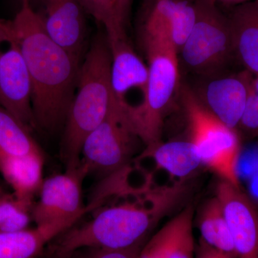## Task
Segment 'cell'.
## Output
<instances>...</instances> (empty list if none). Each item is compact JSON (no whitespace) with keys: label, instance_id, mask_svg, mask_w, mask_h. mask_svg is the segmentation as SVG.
<instances>
[{"label":"cell","instance_id":"6da1fadb","mask_svg":"<svg viewBox=\"0 0 258 258\" xmlns=\"http://www.w3.org/2000/svg\"><path fill=\"white\" fill-rule=\"evenodd\" d=\"M10 24L30 75L35 126L53 132L67 118L77 86L80 59L51 40L30 0L22 1Z\"/></svg>","mask_w":258,"mask_h":258},{"label":"cell","instance_id":"7a4b0ae2","mask_svg":"<svg viewBox=\"0 0 258 258\" xmlns=\"http://www.w3.org/2000/svg\"><path fill=\"white\" fill-rule=\"evenodd\" d=\"M185 186L149 190L143 200L125 202L103 209L83 225L71 227L49 245L51 258H64L86 247L122 249L140 244L158 220L179 203Z\"/></svg>","mask_w":258,"mask_h":258},{"label":"cell","instance_id":"3957f363","mask_svg":"<svg viewBox=\"0 0 258 258\" xmlns=\"http://www.w3.org/2000/svg\"><path fill=\"white\" fill-rule=\"evenodd\" d=\"M111 55L107 38L97 37L80 68L77 86L70 106L60 155L66 169L81 164L83 142L106 118L113 103Z\"/></svg>","mask_w":258,"mask_h":258},{"label":"cell","instance_id":"277c9868","mask_svg":"<svg viewBox=\"0 0 258 258\" xmlns=\"http://www.w3.org/2000/svg\"><path fill=\"white\" fill-rule=\"evenodd\" d=\"M143 38L149 62L147 89L142 103L124 111L134 133L149 149L161 143L164 112L179 86V52L167 42Z\"/></svg>","mask_w":258,"mask_h":258},{"label":"cell","instance_id":"5b68a950","mask_svg":"<svg viewBox=\"0 0 258 258\" xmlns=\"http://www.w3.org/2000/svg\"><path fill=\"white\" fill-rule=\"evenodd\" d=\"M183 103L190 130V141L201 159L220 179L240 186L237 165L240 142L235 129L220 121L190 90H183Z\"/></svg>","mask_w":258,"mask_h":258},{"label":"cell","instance_id":"8992f818","mask_svg":"<svg viewBox=\"0 0 258 258\" xmlns=\"http://www.w3.org/2000/svg\"><path fill=\"white\" fill-rule=\"evenodd\" d=\"M137 140L124 111L113 100L106 118L83 142L81 163L87 175L108 176L128 165Z\"/></svg>","mask_w":258,"mask_h":258},{"label":"cell","instance_id":"52a82bcc","mask_svg":"<svg viewBox=\"0 0 258 258\" xmlns=\"http://www.w3.org/2000/svg\"><path fill=\"white\" fill-rule=\"evenodd\" d=\"M195 5L196 20L180 51L190 69L211 72L234 55L230 22L212 0H196Z\"/></svg>","mask_w":258,"mask_h":258},{"label":"cell","instance_id":"ba28073f","mask_svg":"<svg viewBox=\"0 0 258 258\" xmlns=\"http://www.w3.org/2000/svg\"><path fill=\"white\" fill-rule=\"evenodd\" d=\"M0 107L28 129L35 126L28 67L9 22L1 19Z\"/></svg>","mask_w":258,"mask_h":258},{"label":"cell","instance_id":"9c48e42d","mask_svg":"<svg viewBox=\"0 0 258 258\" xmlns=\"http://www.w3.org/2000/svg\"><path fill=\"white\" fill-rule=\"evenodd\" d=\"M87 176L82 164L69 168L44 180L40 198L32 208L36 226L70 223L75 225L88 212L83 205V180Z\"/></svg>","mask_w":258,"mask_h":258},{"label":"cell","instance_id":"30bf717a","mask_svg":"<svg viewBox=\"0 0 258 258\" xmlns=\"http://www.w3.org/2000/svg\"><path fill=\"white\" fill-rule=\"evenodd\" d=\"M215 196L222 204L237 258H258V212L240 186L220 179Z\"/></svg>","mask_w":258,"mask_h":258},{"label":"cell","instance_id":"8fae6325","mask_svg":"<svg viewBox=\"0 0 258 258\" xmlns=\"http://www.w3.org/2000/svg\"><path fill=\"white\" fill-rule=\"evenodd\" d=\"M196 20L195 3L186 0H153L143 23V36L170 44L178 52Z\"/></svg>","mask_w":258,"mask_h":258},{"label":"cell","instance_id":"7c38bea8","mask_svg":"<svg viewBox=\"0 0 258 258\" xmlns=\"http://www.w3.org/2000/svg\"><path fill=\"white\" fill-rule=\"evenodd\" d=\"M107 41L111 55L112 93L117 104L124 110L128 95L132 91L138 90L144 97L149 69L131 46L125 34L107 38Z\"/></svg>","mask_w":258,"mask_h":258},{"label":"cell","instance_id":"4fadbf2b","mask_svg":"<svg viewBox=\"0 0 258 258\" xmlns=\"http://www.w3.org/2000/svg\"><path fill=\"white\" fill-rule=\"evenodd\" d=\"M84 9L79 0H49L44 29L52 41L80 59L84 43Z\"/></svg>","mask_w":258,"mask_h":258},{"label":"cell","instance_id":"5bb4252c","mask_svg":"<svg viewBox=\"0 0 258 258\" xmlns=\"http://www.w3.org/2000/svg\"><path fill=\"white\" fill-rule=\"evenodd\" d=\"M252 75L248 71L211 81L205 89V106L220 121L231 128L240 124Z\"/></svg>","mask_w":258,"mask_h":258},{"label":"cell","instance_id":"9a60e30c","mask_svg":"<svg viewBox=\"0 0 258 258\" xmlns=\"http://www.w3.org/2000/svg\"><path fill=\"white\" fill-rule=\"evenodd\" d=\"M194 209L188 206L168 222L141 249L143 258H194Z\"/></svg>","mask_w":258,"mask_h":258},{"label":"cell","instance_id":"2e32d148","mask_svg":"<svg viewBox=\"0 0 258 258\" xmlns=\"http://www.w3.org/2000/svg\"><path fill=\"white\" fill-rule=\"evenodd\" d=\"M234 55L246 71L258 76V0L235 6L228 15Z\"/></svg>","mask_w":258,"mask_h":258},{"label":"cell","instance_id":"e0dca14e","mask_svg":"<svg viewBox=\"0 0 258 258\" xmlns=\"http://www.w3.org/2000/svg\"><path fill=\"white\" fill-rule=\"evenodd\" d=\"M43 163V154L15 157L0 152V174L16 198L33 201L44 181Z\"/></svg>","mask_w":258,"mask_h":258},{"label":"cell","instance_id":"ac0fdd59","mask_svg":"<svg viewBox=\"0 0 258 258\" xmlns=\"http://www.w3.org/2000/svg\"><path fill=\"white\" fill-rule=\"evenodd\" d=\"M73 226L58 223L18 232H0V258H37L47 244Z\"/></svg>","mask_w":258,"mask_h":258},{"label":"cell","instance_id":"d6986e66","mask_svg":"<svg viewBox=\"0 0 258 258\" xmlns=\"http://www.w3.org/2000/svg\"><path fill=\"white\" fill-rule=\"evenodd\" d=\"M144 157H152L159 169L174 177H186L202 164L196 147L190 140L160 143L146 149L141 158Z\"/></svg>","mask_w":258,"mask_h":258},{"label":"cell","instance_id":"ffe728a7","mask_svg":"<svg viewBox=\"0 0 258 258\" xmlns=\"http://www.w3.org/2000/svg\"><path fill=\"white\" fill-rule=\"evenodd\" d=\"M202 240L209 245L237 258L233 240L222 204L216 196L208 200L198 220Z\"/></svg>","mask_w":258,"mask_h":258},{"label":"cell","instance_id":"44dd1931","mask_svg":"<svg viewBox=\"0 0 258 258\" xmlns=\"http://www.w3.org/2000/svg\"><path fill=\"white\" fill-rule=\"evenodd\" d=\"M29 130L0 107V152L15 157L42 154Z\"/></svg>","mask_w":258,"mask_h":258},{"label":"cell","instance_id":"7402d4cb","mask_svg":"<svg viewBox=\"0 0 258 258\" xmlns=\"http://www.w3.org/2000/svg\"><path fill=\"white\" fill-rule=\"evenodd\" d=\"M33 201L21 200L5 194L0 199V232H18L28 229L32 220Z\"/></svg>","mask_w":258,"mask_h":258},{"label":"cell","instance_id":"603a6c76","mask_svg":"<svg viewBox=\"0 0 258 258\" xmlns=\"http://www.w3.org/2000/svg\"><path fill=\"white\" fill-rule=\"evenodd\" d=\"M85 11L104 26L107 38L124 35L125 26L120 21L115 0H79Z\"/></svg>","mask_w":258,"mask_h":258},{"label":"cell","instance_id":"cb8c5ba5","mask_svg":"<svg viewBox=\"0 0 258 258\" xmlns=\"http://www.w3.org/2000/svg\"><path fill=\"white\" fill-rule=\"evenodd\" d=\"M239 125L245 132L258 137V76L252 75L247 103Z\"/></svg>","mask_w":258,"mask_h":258},{"label":"cell","instance_id":"d4e9b609","mask_svg":"<svg viewBox=\"0 0 258 258\" xmlns=\"http://www.w3.org/2000/svg\"><path fill=\"white\" fill-rule=\"evenodd\" d=\"M140 250V244L122 249L86 247L75 251L64 258H138Z\"/></svg>","mask_w":258,"mask_h":258},{"label":"cell","instance_id":"484cf974","mask_svg":"<svg viewBox=\"0 0 258 258\" xmlns=\"http://www.w3.org/2000/svg\"><path fill=\"white\" fill-rule=\"evenodd\" d=\"M196 258H233L229 254L224 253L214 248L201 240L197 249Z\"/></svg>","mask_w":258,"mask_h":258},{"label":"cell","instance_id":"4316f807","mask_svg":"<svg viewBox=\"0 0 258 258\" xmlns=\"http://www.w3.org/2000/svg\"><path fill=\"white\" fill-rule=\"evenodd\" d=\"M117 11L122 24L125 26L128 20L132 0H115Z\"/></svg>","mask_w":258,"mask_h":258},{"label":"cell","instance_id":"83f0119b","mask_svg":"<svg viewBox=\"0 0 258 258\" xmlns=\"http://www.w3.org/2000/svg\"><path fill=\"white\" fill-rule=\"evenodd\" d=\"M214 3H221L222 4L227 5H233L234 7L237 5L243 4V3H247V2L252 1V0H212Z\"/></svg>","mask_w":258,"mask_h":258},{"label":"cell","instance_id":"f1b7e54d","mask_svg":"<svg viewBox=\"0 0 258 258\" xmlns=\"http://www.w3.org/2000/svg\"><path fill=\"white\" fill-rule=\"evenodd\" d=\"M6 194L4 190H3V188H2V186H0V199L3 198V196Z\"/></svg>","mask_w":258,"mask_h":258},{"label":"cell","instance_id":"f546056e","mask_svg":"<svg viewBox=\"0 0 258 258\" xmlns=\"http://www.w3.org/2000/svg\"><path fill=\"white\" fill-rule=\"evenodd\" d=\"M257 171H258V166H257Z\"/></svg>","mask_w":258,"mask_h":258},{"label":"cell","instance_id":"4dcf8cb0","mask_svg":"<svg viewBox=\"0 0 258 258\" xmlns=\"http://www.w3.org/2000/svg\"><path fill=\"white\" fill-rule=\"evenodd\" d=\"M22 1H24V0H22Z\"/></svg>","mask_w":258,"mask_h":258}]
</instances>
